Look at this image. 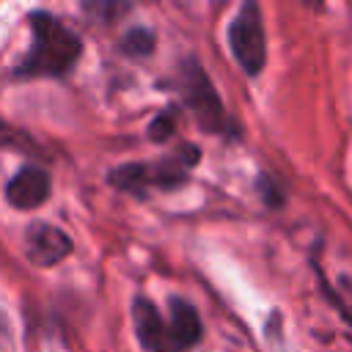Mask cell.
<instances>
[{
	"label": "cell",
	"instance_id": "cell-2",
	"mask_svg": "<svg viewBox=\"0 0 352 352\" xmlns=\"http://www.w3.org/2000/svg\"><path fill=\"white\" fill-rule=\"evenodd\" d=\"M30 30H33V47L28 58L16 66L19 77H58L77 63L82 52L80 36L72 33L60 19H55L47 11H33Z\"/></svg>",
	"mask_w": 352,
	"mask_h": 352
},
{
	"label": "cell",
	"instance_id": "cell-4",
	"mask_svg": "<svg viewBox=\"0 0 352 352\" xmlns=\"http://www.w3.org/2000/svg\"><path fill=\"white\" fill-rule=\"evenodd\" d=\"M198 160V148H179V154L162 165H124V168H116L110 182L124 187V190H132V192H143L146 187H176L184 182V165H192Z\"/></svg>",
	"mask_w": 352,
	"mask_h": 352
},
{
	"label": "cell",
	"instance_id": "cell-6",
	"mask_svg": "<svg viewBox=\"0 0 352 352\" xmlns=\"http://www.w3.org/2000/svg\"><path fill=\"white\" fill-rule=\"evenodd\" d=\"M69 253H72V239L60 228L38 223L28 231V258L36 267H52Z\"/></svg>",
	"mask_w": 352,
	"mask_h": 352
},
{
	"label": "cell",
	"instance_id": "cell-8",
	"mask_svg": "<svg viewBox=\"0 0 352 352\" xmlns=\"http://www.w3.org/2000/svg\"><path fill=\"white\" fill-rule=\"evenodd\" d=\"M121 50L129 55H146L154 50V33L146 28H135L121 38Z\"/></svg>",
	"mask_w": 352,
	"mask_h": 352
},
{
	"label": "cell",
	"instance_id": "cell-1",
	"mask_svg": "<svg viewBox=\"0 0 352 352\" xmlns=\"http://www.w3.org/2000/svg\"><path fill=\"white\" fill-rule=\"evenodd\" d=\"M132 322L140 344L148 352H187L201 341V319L195 308L179 297H170V316L162 319L151 300L135 297Z\"/></svg>",
	"mask_w": 352,
	"mask_h": 352
},
{
	"label": "cell",
	"instance_id": "cell-9",
	"mask_svg": "<svg viewBox=\"0 0 352 352\" xmlns=\"http://www.w3.org/2000/svg\"><path fill=\"white\" fill-rule=\"evenodd\" d=\"M148 132H151V140H157V143L165 140V138H170V132H173V116H170V113L157 116V118L151 121Z\"/></svg>",
	"mask_w": 352,
	"mask_h": 352
},
{
	"label": "cell",
	"instance_id": "cell-5",
	"mask_svg": "<svg viewBox=\"0 0 352 352\" xmlns=\"http://www.w3.org/2000/svg\"><path fill=\"white\" fill-rule=\"evenodd\" d=\"M179 88H182V96L184 102L190 104L192 116L198 118V124L209 132H217L226 126V116H223V104L212 88V82L206 80V74L198 69L195 60L184 63L182 66V74H179Z\"/></svg>",
	"mask_w": 352,
	"mask_h": 352
},
{
	"label": "cell",
	"instance_id": "cell-3",
	"mask_svg": "<svg viewBox=\"0 0 352 352\" xmlns=\"http://www.w3.org/2000/svg\"><path fill=\"white\" fill-rule=\"evenodd\" d=\"M228 44L236 58V63L245 69V74H258L267 60V41H264V25L261 11L256 3H245L231 28H228Z\"/></svg>",
	"mask_w": 352,
	"mask_h": 352
},
{
	"label": "cell",
	"instance_id": "cell-7",
	"mask_svg": "<svg viewBox=\"0 0 352 352\" xmlns=\"http://www.w3.org/2000/svg\"><path fill=\"white\" fill-rule=\"evenodd\" d=\"M47 195H50V176L41 168H33V165L16 170V176L6 184V198L16 209L41 206L47 201Z\"/></svg>",
	"mask_w": 352,
	"mask_h": 352
},
{
	"label": "cell",
	"instance_id": "cell-10",
	"mask_svg": "<svg viewBox=\"0 0 352 352\" xmlns=\"http://www.w3.org/2000/svg\"><path fill=\"white\" fill-rule=\"evenodd\" d=\"M327 294L333 297V302H336V308L344 314V319L352 322V286L346 283V297H341V294H336V292H330V289H327Z\"/></svg>",
	"mask_w": 352,
	"mask_h": 352
}]
</instances>
